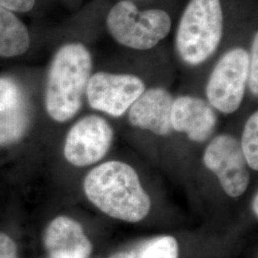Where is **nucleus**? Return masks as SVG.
Masks as SVG:
<instances>
[{"instance_id":"nucleus-12","label":"nucleus","mask_w":258,"mask_h":258,"mask_svg":"<svg viewBox=\"0 0 258 258\" xmlns=\"http://www.w3.org/2000/svg\"><path fill=\"white\" fill-rule=\"evenodd\" d=\"M43 241L50 258H88L92 252L81 224L66 216H58L48 225Z\"/></svg>"},{"instance_id":"nucleus-17","label":"nucleus","mask_w":258,"mask_h":258,"mask_svg":"<svg viewBox=\"0 0 258 258\" xmlns=\"http://www.w3.org/2000/svg\"><path fill=\"white\" fill-rule=\"evenodd\" d=\"M36 0H0V7L10 12L27 13L34 8Z\"/></svg>"},{"instance_id":"nucleus-20","label":"nucleus","mask_w":258,"mask_h":258,"mask_svg":"<svg viewBox=\"0 0 258 258\" xmlns=\"http://www.w3.org/2000/svg\"><path fill=\"white\" fill-rule=\"evenodd\" d=\"M257 203H258V199H257V194H255V196H254V199H253V205H252V209H253V212L255 213V215H256V217H257L258 214V209H257Z\"/></svg>"},{"instance_id":"nucleus-4","label":"nucleus","mask_w":258,"mask_h":258,"mask_svg":"<svg viewBox=\"0 0 258 258\" xmlns=\"http://www.w3.org/2000/svg\"><path fill=\"white\" fill-rule=\"evenodd\" d=\"M105 25L118 44L131 50L148 51L169 35L172 20L164 10H141L131 0H120L109 10Z\"/></svg>"},{"instance_id":"nucleus-9","label":"nucleus","mask_w":258,"mask_h":258,"mask_svg":"<svg viewBox=\"0 0 258 258\" xmlns=\"http://www.w3.org/2000/svg\"><path fill=\"white\" fill-rule=\"evenodd\" d=\"M174 99L162 87L146 89L128 109L132 125L166 136L174 130L171 126L170 113Z\"/></svg>"},{"instance_id":"nucleus-1","label":"nucleus","mask_w":258,"mask_h":258,"mask_svg":"<svg viewBox=\"0 0 258 258\" xmlns=\"http://www.w3.org/2000/svg\"><path fill=\"white\" fill-rule=\"evenodd\" d=\"M87 198L102 212L122 221L147 217L151 202L138 174L127 164L111 161L94 168L84 180Z\"/></svg>"},{"instance_id":"nucleus-5","label":"nucleus","mask_w":258,"mask_h":258,"mask_svg":"<svg viewBox=\"0 0 258 258\" xmlns=\"http://www.w3.org/2000/svg\"><path fill=\"white\" fill-rule=\"evenodd\" d=\"M249 52L233 47L222 55L214 66L206 88L212 108L231 114L239 108L248 83Z\"/></svg>"},{"instance_id":"nucleus-19","label":"nucleus","mask_w":258,"mask_h":258,"mask_svg":"<svg viewBox=\"0 0 258 258\" xmlns=\"http://www.w3.org/2000/svg\"><path fill=\"white\" fill-rule=\"evenodd\" d=\"M108 258H135L133 254L128 253V252H118L115 253L113 255H111L110 257Z\"/></svg>"},{"instance_id":"nucleus-18","label":"nucleus","mask_w":258,"mask_h":258,"mask_svg":"<svg viewBox=\"0 0 258 258\" xmlns=\"http://www.w3.org/2000/svg\"><path fill=\"white\" fill-rule=\"evenodd\" d=\"M0 258H19L18 248L13 239L0 231Z\"/></svg>"},{"instance_id":"nucleus-15","label":"nucleus","mask_w":258,"mask_h":258,"mask_svg":"<svg viewBox=\"0 0 258 258\" xmlns=\"http://www.w3.org/2000/svg\"><path fill=\"white\" fill-rule=\"evenodd\" d=\"M178 243L172 236H162L151 241L139 258H178Z\"/></svg>"},{"instance_id":"nucleus-10","label":"nucleus","mask_w":258,"mask_h":258,"mask_svg":"<svg viewBox=\"0 0 258 258\" xmlns=\"http://www.w3.org/2000/svg\"><path fill=\"white\" fill-rule=\"evenodd\" d=\"M170 121L173 130L185 133L194 142H204L212 135L217 118L209 102L194 96H181L174 99Z\"/></svg>"},{"instance_id":"nucleus-6","label":"nucleus","mask_w":258,"mask_h":258,"mask_svg":"<svg viewBox=\"0 0 258 258\" xmlns=\"http://www.w3.org/2000/svg\"><path fill=\"white\" fill-rule=\"evenodd\" d=\"M145 90L146 84L135 75L97 72L91 76L85 94L93 109L120 117Z\"/></svg>"},{"instance_id":"nucleus-21","label":"nucleus","mask_w":258,"mask_h":258,"mask_svg":"<svg viewBox=\"0 0 258 258\" xmlns=\"http://www.w3.org/2000/svg\"><path fill=\"white\" fill-rule=\"evenodd\" d=\"M131 1H132V0H131Z\"/></svg>"},{"instance_id":"nucleus-2","label":"nucleus","mask_w":258,"mask_h":258,"mask_svg":"<svg viewBox=\"0 0 258 258\" xmlns=\"http://www.w3.org/2000/svg\"><path fill=\"white\" fill-rule=\"evenodd\" d=\"M92 69L91 52L81 42L67 43L55 52L45 91V108L53 120H71L82 108Z\"/></svg>"},{"instance_id":"nucleus-7","label":"nucleus","mask_w":258,"mask_h":258,"mask_svg":"<svg viewBox=\"0 0 258 258\" xmlns=\"http://www.w3.org/2000/svg\"><path fill=\"white\" fill-rule=\"evenodd\" d=\"M204 163L218 177L222 188L231 197H239L249 182L247 162L239 142L230 135L213 139L204 154Z\"/></svg>"},{"instance_id":"nucleus-16","label":"nucleus","mask_w":258,"mask_h":258,"mask_svg":"<svg viewBox=\"0 0 258 258\" xmlns=\"http://www.w3.org/2000/svg\"><path fill=\"white\" fill-rule=\"evenodd\" d=\"M248 84L252 95H258V33L255 32L249 52V73Z\"/></svg>"},{"instance_id":"nucleus-11","label":"nucleus","mask_w":258,"mask_h":258,"mask_svg":"<svg viewBox=\"0 0 258 258\" xmlns=\"http://www.w3.org/2000/svg\"><path fill=\"white\" fill-rule=\"evenodd\" d=\"M29 124L25 95L17 82L0 78V147L19 142Z\"/></svg>"},{"instance_id":"nucleus-3","label":"nucleus","mask_w":258,"mask_h":258,"mask_svg":"<svg viewBox=\"0 0 258 258\" xmlns=\"http://www.w3.org/2000/svg\"><path fill=\"white\" fill-rule=\"evenodd\" d=\"M223 35L221 0H189L176 30L177 54L185 64H202L214 55Z\"/></svg>"},{"instance_id":"nucleus-8","label":"nucleus","mask_w":258,"mask_h":258,"mask_svg":"<svg viewBox=\"0 0 258 258\" xmlns=\"http://www.w3.org/2000/svg\"><path fill=\"white\" fill-rule=\"evenodd\" d=\"M113 130L100 116L89 115L75 123L65 142L66 160L76 166H89L102 160L110 148Z\"/></svg>"},{"instance_id":"nucleus-13","label":"nucleus","mask_w":258,"mask_h":258,"mask_svg":"<svg viewBox=\"0 0 258 258\" xmlns=\"http://www.w3.org/2000/svg\"><path fill=\"white\" fill-rule=\"evenodd\" d=\"M30 47V35L25 24L13 13L0 7V56L23 55Z\"/></svg>"},{"instance_id":"nucleus-14","label":"nucleus","mask_w":258,"mask_h":258,"mask_svg":"<svg viewBox=\"0 0 258 258\" xmlns=\"http://www.w3.org/2000/svg\"><path fill=\"white\" fill-rule=\"evenodd\" d=\"M241 148L247 164L251 169H258V113L254 112L247 120L242 136Z\"/></svg>"}]
</instances>
